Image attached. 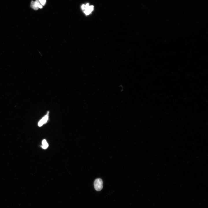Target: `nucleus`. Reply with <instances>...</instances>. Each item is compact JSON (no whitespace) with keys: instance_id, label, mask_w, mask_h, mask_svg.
<instances>
[{"instance_id":"obj_3","label":"nucleus","mask_w":208,"mask_h":208,"mask_svg":"<svg viewBox=\"0 0 208 208\" xmlns=\"http://www.w3.org/2000/svg\"><path fill=\"white\" fill-rule=\"evenodd\" d=\"M48 119V115L47 114L43 117L38 122V125L39 127L42 126L45 123Z\"/></svg>"},{"instance_id":"obj_4","label":"nucleus","mask_w":208,"mask_h":208,"mask_svg":"<svg viewBox=\"0 0 208 208\" xmlns=\"http://www.w3.org/2000/svg\"><path fill=\"white\" fill-rule=\"evenodd\" d=\"M42 145L41 146V147L42 148L44 149L47 148L49 146V144L47 143L46 140L44 139L42 142Z\"/></svg>"},{"instance_id":"obj_8","label":"nucleus","mask_w":208,"mask_h":208,"mask_svg":"<svg viewBox=\"0 0 208 208\" xmlns=\"http://www.w3.org/2000/svg\"><path fill=\"white\" fill-rule=\"evenodd\" d=\"M85 5L84 4H83L81 6V8L82 10H84L85 9Z\"/></svg>"},{"instance_id":"obj_2","label":"nucleus","mask_w":208,"mask_h":208,"mask_svg":"<svg viewBox=\"0 0 208 208\" xmlns=\"http://www.w3.org/2000/svg\"><path fill=\"white\" fill-rule=\"evenodd\" d=\"M31 7L34 10H37L38 8H41L42 6L38 0H36L35 1H32L31 3Z\"/></svg>"},{"instance_id":"obj_5","label":"nucleus","mask_w":208,"mask_h":208,"mask_svg":"<svg viewBox=\"0 0 208 208\" xmlns=\"http://www.w3.org/2000/svg\"><path fill=\"white\" fill-rule=\"evenodd\" d=\"M94 7L92 5L89 6L88 7L85 9V10H87L90 12V13L93 10Z\"/></svg>"},{"instance_id":"obj_1","label":"nucleus","mask_w":208,"mask_h":208,"mask_svg":"<svg viewBox=\"0 0 208 208\" xmlns=\"http://www.w3.org/2000/svg\"><path fill=\"white\" fill-rule=\"evenodd\" d=\"M94 186L95 190L97 191L101 190L103 187V182L100 178L96 179L94 182Z\"/></svg>"},{"instance_id":"obj_7","label":"nucleus","mask_w":208,"mask_h":208,"mask_svg":"<svg viewBox=\"0 0 208 208\" xmlns=\"http://www.w3.org/2000/svg\"><path fill=\"white\" fill-rule=\"evenodd\" d=\"M84 12L86 15H89L91 13L90 12L87 10H85L84 11Z\"/></svg>"},{"instance_id":"obj_6","label":"nucleus","mask_w":208,"mask_h":208,"mask_svg":"<svg viewBox=\"0 0 208 208\" xmlns=\"http://www.w3.org/2000/svg\"><path fill=\"white\" fill-rule=\"evenodd\" d=\"M41 5H44L46 2V0H38Z\"/></svg>"}]
</instances>
